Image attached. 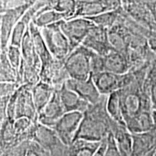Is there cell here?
Segmentation results:
<instances>
[{
    "instance_id": "cell-1",
    "label": "cell",
    "mask_w": 156,
    "mask_h": 156,
    "mask_svg": "<svg viewBox=\"0 0 156 156\" xmlns=\"http://www.w3.org/2000/svg\"><path fill=\"white\" fill-rule=\"evenodd\" d=\"M151 65L136 69H131L135 73V79L127 86L118 90L126 123L142 112L153 111L151 98L145 87L146 75Z\"/></svg>"
},
{
    "instance_id": "cell-2",
    "label": "cell",
    "mask_w": 156,
    "mask_h": 156,
    "mask_svg": "<svg viewBox=\"0 0 156 156\" xmlns=\"http://www.w3.org/2000/svg\"><path fill=\"white\" fill-rule=\"evenodd\" d=\"M107 100L108 95H102L98 102L90 105L83 113V119L75 140L102 142L108 137L112 132L114 120L111 118L107 112Z\"/></svg>"
},
{
    "instance_id": "cell-3",
    "label": "cell",
    "mask_w": 156,
    "mask_h": 156,
    "mask_svg": "<svg viewBox=\"0 0 156 156\" xmlns=\"http://www.w3.org/2000/svg\"><path fill=\"white\" fill-rule=\"evenodd\" d=\"M61 21L44 27L41 31L54 58L64 61L71 52V48L69 40L61 28Z\"/></svg>"
},
{
    "instance_id": "cell-4",
    "label": "cell",
    "mask_w": 156,
    "mask_h": 156,
    "mask_svg": "<svg viewBox=\"0 0 156 156\" xmlns=\"http://www.w3.org/2000/svg\"><path fill=\"white\" fill-rule=\"evenodd\" d=\"M91 54L92 50L83 44L70 52L64 60V67L70 78L85 80L91 77Z\"/></svg>"
},
{
    "instance_id": "cell-5",
    "label": "cell",
    "mask_w": 156,
    "mask_h": 156,
    "mask_svg": "<svg viewBox=\"0 0 156 156\" xmlns=\"http://www.w3.org/2000/svg\"><path fill=\"white\" fill-rule=\"evenodd\" d=\"M29 30L34 41L36 52L41 62V70L40 73L41 80L51 85L54 66L56 59L47 47V45L42 36L41 28H39L33 22V20L29 25Z\"/></svg>"
},
{
    "instance_id": "cell-6",
    "label": "cell",
    "mask_w": 156,
    "mask_h": 156,
    "mask_svg": "<svg viewBox=\"0 0 156 156\" xmlns=\"http://www.w3.org/2000/svg\"><path fill=\"white\" fill-rule=\"evenodd\" d=\"M32 140L44 147L50 156H69V146L62 141L53 128L38 122L33 134Z\"/></svg>"
},
{
    "instance_id": "cell-7",
    "label": "cell",
    "mask_w": 156,
    "mask_h": 156,
    "mask_svg": "<svg viewBox=\"0 0 156 156\" xmlns=\"http://www.w3.org/2000/svg\"><path fill=\"white\" fill-rule=\"evenodd\" d=\"M92 77L101 94L108 95L129 85L135 79V73L132 69L125 74L103 71Z\"/></svg>"
},
{
    "instance_id": "cell-8",
    "label": "cell",
    "mask_w": 156,
    "mask_h": 156,
    "mask_svg": "<svg viewBox=\"0 0 156 156\" xmlns=\"http://www.w3.org/2000/svg\"><path fill=\"white\" fill-rule=\"evenodd\" d=\"M95 25L90 20L85 17H76L61 21V28L69 40L71 52L83 44L84 40Z\"/></svg>"
},
{
    "instance_id": "cell-9",
    "label": "cell",
    "mask_w": 156,
    "mask_h": 156,
    "mask_svg": "<svg viewBox=\"0 0 156 156\" xmlns=\"http://www.w3.org/2000/svg\"><path fill=\"white\" fill-rule=\"evenodd\" d=\"M34 2L35 0H30L19 7L1 12L0 50H5L8 47L13 28Z\"/></svg>"
},
{
    "instance_id": "cell-10",
    "label": "cell",
    "mask_w": 156,
    "mask_h": 156,
    "mask_svg": "<svg viewBox=\"0 0 156 156\" xmlns=\"http://www.w3.org/2000/svg\"><path fill=\"white\" fill-rule=\"evenodd\" d=\"M83 117V113L82 112H67L54 126L53 129L65 145L69 146L73 143Z\"/></svg>"
},
{
    "instance_id": "cell-11",
    "label": "cell",
    "mask_w": 156,
    "mask_h": 156,
    "mask_svg": "<svg viewBox=\"0 0 156 156\" xmlns=\"http://www.w3.org/2000/svg\"><path fill=\"white\" fill-rule=\"evenodd\" d=\"M16 119L27 117L33 122H38V113L35 105L31 88L25 85L17 89V98L15 108Z\"/></svg>"
},
{
    "instance_id": "cell-12",
    "label": "cell",
    "mask_w": 156,
    "mask_h": 156,
    "mask_svg": "<svg viewBox=\"0 0 156 156\" xmlns=\"http://www.w3.org/2000/svg\"><path fill=\"white\" fill-rule=\"evenodd\" d=\"M130 37L131 32L122 22L119 16L118 21L108 29L109 41L114 50L125 55L129 60Z\"/></svg>"
},
{
    "instance_id": "cell-13",
    "label": "cell",
    "mask_w": 156,
    "mask_h": 156,
    "mask_svg": "<svg viewBox=\"0 0 156 156\" xmlns=\"http://www.w3.org/2000/svg\"><path fill=\"white\" fill-rule=\"evenodd\" d=\"M83 46L101 56H106L113 49L109 41L108 29L95 25L83 42Z\"/></svg>"
},
{
    "instance_id": "cell-14",
    "label": "cell",
    "mask_w": 156,
    "mask_h": 156,
    "mask_svg": "<svg viewBox=\"0 0 156 156\" xmlns=\"http://www.w3.org/2000/svg\"><path fill=\"white\" fill-rule=\"evenodd\" d=\"M65 85L68 88L73 90L90 104L98 102L102 96L93 81L92 76L85 80L69 78L65 83Z\"/></svg>"
},
{
    "instance_id": "cell-15",
    "label": "cell",
    "mask_w": 156,
    "mask_h": 156,
    "mask_svg": "<svg viewBox=\"0 0 156 156\" xmlns=\"http://www.w3.org/2000/svg\"><path fill=\"white\" fill-rule=\"evenodd\" d=\"M65 113L60 98L59 91L58 90H56L49 102L38 114V122L45 126L53 128Z\"/></svg>"
},
{
    "instance_id": "cell-16",
    "label": "cell",
    "mask_w": 156,
    "mask_h": 156,
    "mask_svg": "<svg viewBox=\"0 0 156 156\" xmlns=\"http://www.w3.org/2000/svg\"><path fill=\"white\" fill-rule=\"evenodd\" d=\"M122 6L126 14L138 24L151 31H156L155 20L148 7L136 2L123 4Z\"/></svg>"
},
{
    "instance_id": "cell-17",
    "label": "cell",
    "mask_w": 156,
    "mask_h": 156,
    "mask_svg": "<svg viewBox=\"0 0 156 156\" xmlns=\"http://www.w3.org/2000/svg\"><path fill=\"white\" fill-rule=\"evenodd\" d=\"M59 91L60 98L66 113L71 112H80L84 113L88 108L90 103L78 95L73 90L68 88L64 84Z\"/></svg>"
},
{
    "instance_id": "cell-18",
    "label": "cell",
    "mask_w": 156,
    "mask_h": 156,
    "mask_svg": "<svg viewBox=\"0 0 156 156\" xmlns=\"http://www.w3.org/2000/svg\"><path fill=\"white\" fill-rule=\"evenodd\" d=\"M106 71L116 74H125L130 71L131 63L125 55L114 48L104 56Z\"/></svg>"
},
{
    "instance_id": "cell-19",
    "label": "cell",
    "mask_w": 156,
    "mask_h": 156,
    "mask_svg": "<svg viewBox=\"0 0 156 156\" xmlns=\"http://www.w3.org/2000/svg\"><path fill=\"white\" fill-rule=\"evenodd\" d=\"M22 58L24 62L30 67H34L38 70L41 73V62L37 54L35 48L34 41L29 30V27L23 37L22 44L20 46Z\"/></svg>"
},
{
    "instance_id": "cell-20",
    "label": "cell",
    "mask_w": 156,
    "mask_h": 156,
    "mask_svg": "<svg viewBox=\"0 0 156 156\" xmlns=\"http://www.w3.org/2000/svg\"><path fill=\"white\" fill-rule=\"evenodd\" d=\"M153 111L142 112L126 123L128 130L132 134H140L153 129Z\"/></svg>"
},
{
    "instance_id": "cell-21",
    "label": "cell",
    "mask_w": 156,
    "mask_h": 156,
    "mask_svg": "<svg viewBox=\"0 0 156 156\" xmlns=\"http://www.w3.org/2000/svg\"><path fill=\"white\" fill-rule=\"evenodd\" d=\"M31 91L35 105L39 114L51 99L56 89L50 84L41 80L31 89Z\"/></svg>"
},
{
    "instance_id": "cell-22",
    "label": "cell",
    "mask_w": 156,
    "mask_h": 156,
    "mask_svg": "<svg viewBox=\"0 0 156 156\" xmlns=\"http://www.w3.org/2000/svg\"><path fill=\"white\" fill-rule=\"evenodd\" d=\"M101 142H93L83 139H77L69 146V156H94Z\"/></svg>"
},
{
    "instance_id": "cell-23",
    "label": "cell",
    "mask_w": 156,
    "mask_h": 156,
    "mask_svg": "<svg viewBox=\"0 0 156 156\" xmlns=\"http://www.w3.org/2000/svg\"><path fill=\"white\" fill-rule=\"evenodd\" d=\"M0 83H17V71L9 61L7 49L0 50Z\"/></svg>"
},
{
    "instance_id": "cell-24",
    "label": "cell",
    "mask_w": 156,
    "mask_h": 156,
    "mask_svg": "<svg viewBox=\"0 0 156 156\" xmlns=\"http://www.w3.org/2000/svg\"><path fill=\"white\" fill-rule=\"evenodd\" d=\"M107 112L113 120L121 124L126 126V122L123 116L122 107L120 104L119 95L118 91L111 93L108 95L107 100Z\"/></svg>"
},
{
    "instance_id": "cell-25",
    "label": "cell",
    "mask_w": 156,
    "mask_h": 156,
    "mask_svg": "<svg viewBox=\"0 0 156 156\" xmlns=\"http://www.w3.org/2000/svg\"><path fill=\"white\" fill-rule=\"evenodd\" d=\"M63 20H66L65 15L56 12L54 9H49V10L38 13L33 19V22L39 28H42L47 25Z\"/></svg>"
},
{
    "instance_id": "cell-26",
    "label": "cell",
    "mask_w": 156,
    "mask_h": 156,
    "mask_svg": "<svg viewBox=\"0 0 156 156\" xmlns=\"http://www.w3.org/2000/svg\"><path fill=\"white\" fill-rule=\"evenodd\" d=\"M122 7H121L115 10L101 13V14L95 15V16L87 17V19L90 20L97 26L109 29L118 21L120 16V10Z\"/></svg>"
},
{
    "instance_id": "cell-27",
    "label": "cell",
    "mask_w": 156,
    "mask_h": 156,
    "mask_svg": "<svg viewBox=\"0 0 156 156\" xmlns=\"http://www.w3.org/2000/svg\"><path fill=\"white\" fill-rule=\"evenodd\" d=\"M50 6L51 9L65 15L66 20H67L73 18L77 9V2L76 0H54Z\"/></svg>"
},
{
    "instance_id": "cell-28",
    "label": "cell",
    "mask_w": 156,
    "mask_h": 156,
    "mask_svg": "<svg viewBox=\"0 0 156 156\" xmlns=\"http://www.w3.org/2000/svg\"><path fill=\"white\" fill-rule=\"evenodd\" d=\"M145 87L151 98L153 111H156V64L153 63L148 69L145 80Z\"/></svg>"
},
{
    "instance_id": "cell-29",
    "label": "cell",
    "mask_w": 156,
    "mask_h": 156,
    "mask_svg": "<svg viewBox=\"0 0 156 156\" xmlns=\"http://www.w3.org/2000/svg\"><path fill=\"white\" fill-rule=\"evenodd\" d=\"M28 27L29 25L27 24L24 20H23L22 19L20 20L17 23V24L15 25L12 32L9 44L20 47L23 37H24L25 33L28 30Z\"/></svg>"
},
{
    "instance_id": "cell-30",
    "label": "cell",
    "mask_w": 156,
    "mask_h": 156,
    "mask_svg": "<svg viewBox=\"0 0 156 156\" xmlns=\"http://www.w3.org/2000/svg\"><path fill=\"white\" fill-rule=\"evenodd\" d=\"M7 54L9 62L18 72L23 59L20 47L9 44L7 48Z\"/></svg>"
},
{
    "instance_id": "cell-31",
    "label": "cell",
    "mask_w": 156,
    "mask_h": 156,
    "mask_svg": "<svg viewBox=\"0 0 156 156\" xmlns=\"http://www.w3.org/2000/svg\"><path fill=\"white\" fill-rule=\"evenodd\" d=\"M106 71L104 56L95 53L92 51L90 56V72L91 76Z\"/></svg>"
},
{
    "instance_id": "cell-32",
    "label": "cell",
    "mask_w": 156,
    "mask_h": 156,
    "mask_svg": "<svg viewBox=\"0 0 156 156\" xmlns=\"http://www.w3.org/2000/svg\"><path fill=\"white\" fill-rule=\"evenodd\" d=\"M104 156H122L116 144V140L112 132L108 134L107 137L106 148L104 153Z\"/></svg>"
},
{
    "instance_id": "cell-33",
    "label": "cell",
    "mask_w": 156,
    "mask_h": 156,
    "mask_svg": "<svg viewBox=\"0 0 156 156\" xmlns=\"http://www.w3.org/2000/svg\"><path fill=\"white\" fill-rule=\"evenodd\" d=\"M33 123L34 122L27 117H20V118L16 119L14 122L15 132L17 134L24 133L28 131Z\"/></svg>"
},
{
    "instance_id": "cell-34",
    "label": "cell",
    "mask_w": 156,
    "mask_h": 156,
    "mask_svg": "<svg viewBox=\"0 0 156 156\" xmlns=\"http://www.w3.org/2000/svg\"><path fill=\"white\" fill-rule=\"evenodd\" d=\"M26 156H50L44 147H42L36 142L31 140L27 151Z\"/></svg>"
},
{
    "instance_id": "cell-35",
    "label": "cell",
    "mask_w": 156,
    "mask_h": 156,
    "mask_svg": "<svg viewBox=\"0 0 156 156\" xmlns=\"http://www.w3.org/2000/svg\"><path fill=\"white\" fill-rule=\"evenodd\" d=\"M17 89L16 90V91L12 95L10 99H9V101L8 106H7V119L12 122H15V119H16L15 108H16V101L17 98Z\"/></svg>"
},
{
    "instance_id": "cell-36",
    "label": "cell",
    "mask_w": 156,
    "mask_h": 156,
    "mask_svg": "<svg viewBox=\"0 0 156 156\" xmlns=\"http://www.w3.org/2000/svg\"><path fill=\"white\" fill-rule=\"evenodd\" d=\"M19 87L17 83H0V97L11 96Z\"/></svg>"
},
{
    "instance_id": "cell-37",
    "label": "cell",
    "mask_w": 156,
    "mask_h": 156,
    "mask_svg": "<svg viewBox=\"0 0 156 156\" xmlns=\"http://www.w3.org/2000/svg\"><path fill=\"white\" fill-rule=\"evenodd\" d=\"M30 0H1L0 11L3 12L7 9L15 8L28 2Z\"/></svg>"
},
{
    "instance_id": "cell-38",
    "label": "cell",
    "mask_w": 156,
    "mask_h": 156,
    "mask_svg": "<svg viewBox=\"0 0 156 156\" xmlns=\"http://www.w3.org/2000/svg\"><path fill=\"white\" fill-rule=\"evenodd\" d=\"M11 96L0 97V123L3 122L7 119V106Z\"/></svg>"
},
{
    "instance_id": "cell-39",
    "label": "cell",
    "mask_w": 156,
    "mask_h": 156,
    "mask_svg": "<svg viewBox=\"0 0 156 156\" xmlns=\"http://www.w3.org/2000/svg\"><path fill=\"white\" fill-rule=\"evenodd\" d=\"M131 2H136L141 4L142 5L146 6L151 10H152L156 5V0H122V5L123 4Z\"/></svg>"
},
{
    "instance_id": "cell-40",
    "label": "cell",
    "mask_w": 156,
    "mask_h": 156,
    "mask_svg": "<svg viewBox=\"0 0 156 156\" xmlns=\"http://www.w3.org/2000/svg\"><path fill=\"white\" fill-rule=\"evenodd\" d=\"M148 46L152 51L156 54V31H153L147 38Z\"/></svg>"
},
{
    "instance_id": "cell-41",
    "label": "cell",
    "mask_w": 156,
    "mask_h": 156,
    "mask_svg": "<svg viewBox=\"0 0 156 156\" xmlns=\"http://www.w3.org/2000/svg\"><path fill=\"white\" fill-rule=\"evenodd\" d=\"M106 143H107V138L106 139L103 140V141L101 142L100 147L98 148V150L96 153H95L94 156H104V153L106 148Z\"/></svg>"
},
{
    "instance_id": "cell-42",
    "label": "cell",
    "mask_w": 156,
    "mask_h": 156,
    "mask_svg": "<svg viewBox=\"0 0 156 156\" xmlns=\"http://www.w3.org/2000/svg\"><path fill=\"white\" fill-rule=\"evenodd\" d=\"M77 2L81 3H95V2H103L106 0H76Z\"/></svg>"
},
{
    "instance_id": "cell-43",
    "label": "cell",
    "mask_w": 156,
    "mask_h": 156,
    "mask_svg": "<svg viewBox=\"0 0 156 156\" xmlns=\"http://www.w3.org/2000/svg\"><path fill=\"white\" fill-rule=\"evenodd\" d=\"M151 11H152V12H153V16H154V18H155V22H156V5H155V7H153V9H152Z\"/></svg>"
},
{
    "instance_id": "cell-44",
    "label": "cell",
    "mask_w": 156,
    "mask_h": 156,
    "mask_svg": "<svg viewBox=\"0 0 156 156\" xmlns=\"http://www.w3.org/2000/svg\"><path fill=\"white\" fill-rule=\"evenodd\" d=\"M115 1L117 2H119V3L122 4V0H115Z\"/></svg>"
},
{
    "instance_id": "cell-45",
    "label": "cell",
    "mask_w": 156,
    "mask_h": 156,
    "mask_svg": "<svg viewBox=\"0 0 156 156\" xmlns=\"http://www.w3.org/2000/svg\"><path fill=\"white\" fill-rule=\"evenodd\" d=\"M153 63L156 64V54H155V58H154V61H153Z\"/></svg>"
},
{
    "instance_id": "cell-46",
    "label": "cell",
    "mask_w": 156,
    "mask_h": 156,
    "mask_svg": "<svg viewBox=\"0 0 156 156\" xmlns=\"http://www.w3.org/2000/svg\"><path fill=\"white\" fill-rule=\"evenodd\" d=\"M154 156H156V152H155V155H154Z\"/></svg>"
},
{
    "instance_id": "cell-47",
    "label": "cell",
    "mask_w": 156,
    "mask_h": 156,
    "mask_svg": "<svg viewBox=\"0 0 156 156\" xmlns=\"http://www.w3.org/2000/svg\"><path fill=\"white\" fill-rule=\"evenodd\" d=\"M54 0H53V2H54Z\"/></svg>"
}]
</instances>
